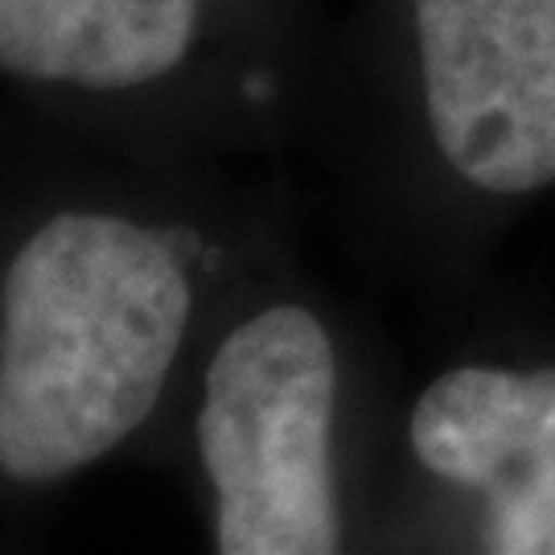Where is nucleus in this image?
Segmentation results:
<instances>
[{"mask_svg": "<svg viewBox=\"0 0 555 555\" xmlns=\"http://www.w3.org/2000/svg\"><path fill=\"white\" fill-rule=\"evenodd\" d=\"M194 318L173 231L116 206L41 215L0 268V481L46 490L153 420Z\"/></svg>", "mask_w": 555, "mask_h": 555, "instance_id": "1", "label": "nucleus"}, {"mask_svg": "<svg viewBox=\"0 0 555 555\" xmlns=\"http://www.w3.org/2000/svg\"><path fill=\"white\" fill-rule=\"evenodd\" d=\"M337 354L305 305H268L215 346L194 420L222 555H330Z\"/></svg>", "mask_w": 555, "mask_h": 555, "instance_id": "2", "label": "nucleus"}, {"mask_svg": "<svg viewBox=\"0 0 555 555\" xmlns=\"http://www.w3.org/2000/svg\"><path fill=\"white\" fill-rule=\"evenodd\" d=\"M420 75L444 160L490 194L555 181V0H416Z\"/></svg>", "mask_w": 555, "mask_h": 555, "instance_id": "3", "label": "nucleus"}, {"mask_svg": "<svg viewBox=\"0 0 555 555\" xmlns=\"http://www.w3.org/2000/svg\"><path fill=\"white\" fill-rule=\"evenodd\" d=\"M412 449L486 494L494 552L555 555V371H444L412 412Z\"/></svg>", "mask_w": 555, "mask_h": 555, "instance_id": "4", "label": "nucleus"}, {"mask_svg": "<svg viewBox=\"0 0 555 555\" xmlns=\"http://www.w3.org/2000/svg\"><path fill=\"white\" fill-rule=\"evenodd\" d=\"M202 0H0V79L107 100L190 59Z\"/></svg>", "mask_w": 555, "mask_h": 555, "instance_id": "5", "label": "nucleus"}]
</instances>
